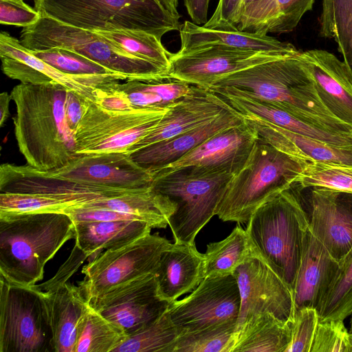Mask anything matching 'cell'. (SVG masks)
I'll use <instances>...</instances> for the list:
<instances>
[{"instance_id": "1", "label": "cell", "mask_w": 352, "mask_h": 352, "mask_svg": "<svg viewBox=\"0 0 352 352\" xmlns=\"http://www.w3.org/2000/svg\"><path fill=\"white\" fill-rule=\"evenodd\" d=\"M67 91L56 82L20 83L11 91L18 146L27 164L37 170H58L77 155L74 132L65 116Z\"/></svg>"}, {"instance_id": "2", "label": "cell", "mask_w": 352, "mask_h": 352, "mask_svg": "<svg viewBox=\"0 0 352 352\" xmlns=\"http://www.w3.org/2000/svg\"><path fill=\"white\" fill-rule=\"evenodd\" d=\"M298 55L230 74L217 80L211 87H234L316 126L340 135H352V128L336 118L323 105L312 78Z\"/></svg>"}, {"instance_id": "3", "label": "cell", "mask_w": 352, "mask_h": 352, "mask_svg": "<svg viewBox=\"0 0 352 352\" xmlns=\"http://www.w3.org/2000/svg\"><path fill=\"white\" fill-rule=\"evenodd\" d=\"M75 236L65 213L0 212V274L16 284L35 285L47 261Z\"/></svg>"}, {"instance_id": "4", "label": "cell", "mask_w": 352, "mask_h": 352, "mask_svg": "<svg viewBox=\"0 0 352 352\" xmlns=\"http://www.w3.org/2000/svg\"><path fill=\"white\" fill-rule=\"evenodd\" d=\"M254 256L292 292L309 232L307 212L293 187L259 206L247 222Z\"/></svg>"}, {"instance_id": "5", "label": "cell", "mask_w": 352, "mask_h": 352, "mask_svg": "<svg viewBox=\"0 0 352 352\" xmlns=\"http://www.w3.org/2000/svg\"><path fill=\"white\" fill-rule=\"evenodd\" d=\"M309 163L258 138L245 165L228 183L215 215L223 221L247 223L259 206L292 188Z\"/></svg>"}, {"instance_id": "6", "label": "cell", "mask_w": 352, "mask_h": 352, "mask_svg": "<svg viewBox=\"0 0 352 352\" xmlns=\"http://www.w3.org/2000/svg\"><path fill=\"white\" fill-rule=\"evenodd\" d=\"M152 174V188L175 206L168 219L175 242L195 245L197 234L215 215L234 175L201 166L164 168Z\"/></svg>"}, {"instance_id": "7", "label": "cell", "mask_w": 352, "mask_h": 352, "mask_svg": "<svg viewBox=\"0 0 352 352\" xmlns=\"http://www.w3.org/2000/svg\"><path fill=\"white\" fill-rule=\"evenodd\" d=\"M41 15L91 31L131 30L161 39L179 30V18L160 0H34Z\"/></svg>"}, {"instance_id": "8", "label": "cell", "mask_w": 352, "mask_h": 352, "mask_svg": "<svg viewBox=\"0 0 352 352\" xmlns=\"http://www.w3.org/2000/svg\"><path fill=\"white\" fill-rule=\"evenodd\" d=\"M20 42L31 51L63 48L74 52L128 79L144 80L168 74L157 65L126 53L96 31L44 15L35 24L23 28Z\"/></svg>"}, {"instance_id": "9", "label": "cell", "mask_w": 352, "mask_h": 352, "mask_svg": "<svg viewBox=\"0 0 352 352\" xmlns=\"http://www.w3.org/2000/svg\"><path fill=\"white\" fill-rule=\"evenodd\" d=\"M0 352H54L48 307L36 285L0 274Z\"/></svg>"}, {"instance_id": "10", "label": "cell", "mask_w": 352, "mask_h": 352, "mask_svg": "<svg viewBox=\"0 0 352 352\" xmlns=\"http://www.w3.org/2000/svg\"><path fill=\"white\" fill-rule=\"evenodd\" d=\"M169 109L110 111L87 98L85 113L74 132L76 153H129Z\"/></svg>"}, {"instance_id": "11", "label": "cell", "mask_w": 352, "mask_h": 352, "mask_svg": "<svg viewBox=\"0 0 352 352\" xmlns=\"http://www.w3.org/2000/svg\"><path fill=\"white\" fill-rule=\"evenodd\" d=\"M170 243L158 233L148 234L100 253L82 268L85 278L78 287L84 297L89 301L125 282L153 273Z\"/></svg>"}, {"instance_id": "12", "label": "cell", "mask_w": 352, "mask_h": 352, "mask_svg": "<svg viewBox=\"0 0 352 352\" xmlns=\"http://www.w3.org/2000/svg\"><path fill=\"white\" fill-rule=\"evenodd\" d=\"M241 294L233 274L206 276L186 298L171 302L166 313L179 336L236 324Z\"/></svg>"}, {"instance_id": "13", "label": "cell", "mask_w": 352, "mask_h": 352, "mask_svg": "<svg viewBox=\"0 0 352 352\" xmlns=\"http://www.w3.org/2000/svg\"><path fill=\"white\" fill-rule=\"evenodd\" d=\"M87 302L127 336L153 323L170 304L159 294L153 273L125 282Z\"/></svg>"}, {"instance_id": "14", "label": "cell", "mask_w": 352, "mask_h": 352, "mask_svg": "<svg viewBox=\"0 0 352 352\" xmlns=\"http://www.w3.org/2000/svg\"><path fill=\"white\" fill-rule=\"evenodd\" d=\"M241 294V308L236 331L250 320L270 314L293 323V293L279 276L261 258H248L233 272Z\"/></svg>"}, {"instance_id": "15", "label": "cell", "mask_w": 352, "mask_h": 352, "mask_svg": "<svg viewBox=\"0 0 352 352\" xmlns=\"http://www.w3.org/2000/svg\"><path fill=\"white\" fill-rule=\"evenodd\" d=\"M86 258L85 254L75 245L56 274L36 285L48 307L54 352H75L78 328L89 305L79 287L67 280Z\"/></svg>"}, {"instance_id": "16", "label": "cell", "mask_w": 352, "mask_h": 352, "mask_svg": "<svg viewBox=\"0 0 352 352\" xmlns=\"http://www.w3.org/2000/svg\"><path fill=\"white\" fill-rule=\"evenodd\" d=\"M46 172L74 182L133 191L151 188L153 179L127 152L77 154L63 168Z\"/></svg>"}, {"instance_id": "17", "label": "cell", "mask_w": 352, "mask_h": 352, "mask_svg": "<svg viewBox=\"0 0 352 352\" xmlns=\"http://www.w3.org/2000/svg\"><path fill=\"white\" fill-rule=\"evenodd\" d=\"M292 56L223 47H208L184 54H171L168 74L210 89L219 78L266 61Z\"/></svg>"}, {"instance_id": "18", "label": "cell", "mask_w": 352, "mask_h": 352, "mask_svg": "<svg viewBox=\"0 0 352 352\" xmlns=\"http://www.w3.org/2000/svg\"><path fill=\"white\" fill-rule=\"evenodd\" d=\"M139 191L142 190L118 189L59 178L28 164L17 166L5 163L0 166V192L52 196L81 206L92 201Z\"/></svg>"}, {"instance_id": "19", "label": "cell", "mask_w": 352, "mask_h": 352, "mask_svg": "<svg viewBox=\"0 0 352 352\" xmlns=\"http://www.w3.org/2000/svg\"><path fill=\"white\" fill-rule=\"evenodd\" d=\"M309 230L339 263L352 248V192L311 187Z\"/></svg>"}, {"instance_id": "20", "label": "cell", "mask_w": 352, "mask_h": 352, "mask_svg": "<svg viewBox=\"0 0 352 352\" xmlns=\"http://www.w3.org/2000/svg\"><path fill=\"white\" fill-rule=\"evenodd\" d=\"M312 78L326 109L352 128V77L343 61L324 50H308L298 55Z\"/></svg>"}, {"instance_id": "21", "label": "cell", "mask_w": 352, "mask_h": 352, "mask_svg": "<svg viewBox=\"0 0 352 352\" xmlns=\"http://www.w3.org/2000/svg\"><path fill=\"white\" fill-rule=\"evenodd\" d=\"M232 109L223 98L210 89L192 85L189 93L172 106L129 153L192 129Z\"/></svg>"}, {"instance_id": "22", "label": "cell", "mask_w": 352, "mask_h": 352, "mask_svg": "<svg viewBox=\"0 0 352 352\" xmlns=\"http://www.w3.org/2000/svg\"><path fill=\"white\" fill-rule=\"evenodd\" d=\"M258 138L256 131L244 120L243 123L211 136L165 168L201 166L223 169L235 175L245 165Z\"/></svg>"}, {"instance_id": "23", "label": "cell", "mask_w": 352, "mask_h": 352, "mask_svg": "<svg viewBox=\"0 0 352 352\" xmlns=\"http://www.w3.org/2000/svg\"><path fill=\"white\" fill-rule=\"evenodd\" d=\"M243 122V116L232 109L192 129L135 151L131 155L136 164L152 173L179 160L218 132Z\"/></svg>"}, {"instance_id": "24", "label": "cell", "mask_w": 352, "mask_h": 352, "mask_svg": "<svg viewBox=\"0 0 352 352\" xmlns=\"http://www.w3.org/2000/svg\"><path fill=\"white\" fill-rule=\"evenodd\" d=\"M211 91L223 98L243 116L257 118L294 133L338 146H352V135L335 133L309 124L265 100L232 87H213Z\"/></svg>"}, {"instance_id": "25", "label": "cell", "mask_w": 352, "mask_h": 352, "mask_svg": "<svg viewBox=\"0 0 352 352\" xmlns=\"http://www.w3.org/2000/svg\"><path fill=\"white\" fill-rule=\"evenodd\" d=\"M179 31L181 48L177 52L178 54L212 46L283 56H295L300 52L292 43L280 41L268 35L209 29L188 21L180 25Z\"/></svg>"}, {"instance_id": "26", "label": "cell", "mask_w": 352, "mask_h": 352, "mask_svg": "<svg viewBox=\"0 0 352 352\" xmlns=\"http://www.w3.org/2000/svg\"><path fill=\"white\" fill-rule=\"evenodd\" d=\"M160 296L171 303L193 291L205 278L203 254L195 245L170 243L153 273Z\"/></svg>"}, {"instance_id": "27", "label": "cell", "mask_w": 352, "mask_h": 352, "mask_svg": "<svg viewBox=\"0 0 352 352\" xmlns=\"http://www.w3.org/2000/svg\"><path fill=\"white\" fill-rule=\"evenodd\" d=\"M339 267V262L309 230L293 291L295 311L305 307L317 309Z\"/></svg>"}, {"instance_id": "28", "label": "cell", "mask_w": 352, "mask_h": 352, "mask_svg": "<svg viewBox=\"0 0 352 352\" xmlns=\"http://www.w3.org/2000/svg\"><path fill=\"white\" fill-rule=\"evenodd\" d=\"M258 138L287 154L309 162L352 166V146H338L288 131L263 120L243 116Z\"/></svg>"}, {"instance_id": "29", "label": "cell", "mask_w": 352, "mask_h": 352, "mask_svg": "<svg viewBox=\"0 0 352 352\" xmlns=\"http://www.w3.org/2000/svg\"><path fill=\"white\" fill-rule=\"evenodd\" d=\"M315 0H259L243 8L236 29L252 34L287 33L303 15L312 10Z\"/></svg>"}, {"instance_id": "30", "label": "cell", "mask_w": 352, "mask_h": 352, "mask_svg": "<svg viewBox=\"0 0 352 352\" xmlns=\"http://www.w3.org/2000/svg\"><path fill=\"white\" fill-rule=\"evenodd\" d=\"M76 245L89 261L102 250L124 246L151 234V226L138 220L74 222Z\"/></svg>"}, {"instance_id": "31", "label": "cell", "mask_w": 352, "mask_h": 352, "mask_svg": "<svg viewBox=\"0 0 352 352\" xmlns=\"http://www.w3.org/2000/svg\"><path fill=\"white\" fill-rule=\"evenodd\" d=\"M292 325L270 314L254 318L236 331L232 352H286Z\"/></svg>"}, {"instance_id": "32", "label": "cell", "mask_w": 352, "mask_h": 352, "mask_svg": "<svg viewBox=\"0 0 352 352\" xmlns=\"http://www.w3.org/2000/svg\"><path fill=\"white\" fill-rule=\"evenodd\" d=\"M81 206L102 208L135 214L142 218L152 228H166L168 219L175 210L169 199L152 187L142 191L92 201Z\"/></svg>"}, {"instance_id": "33", "label": "cell", "mask_w": 352, "mask_h": 352, "mask_svg": "<svg viewBox=\"0 0 352 352\" xmlns=\"http://www.w3.org/2000/svg\"><path fill=\"white\" fill-rule=\"evenodd\" d=\"M29 51L57 70L67 75L89 80L96 87L128 80L126 76L114 73L104 66L66 49L52 48L45 50Z\"/></svg>"}, {"instance_id": "34", "label": "cell", "mask_w": 352, "mask_h": 352, "mask_svg": "<svg viewBox=\"0 0 352 352\" xmlns=\"http://www.w3.org/2000/svg\"><path fill=\"white\" fill-rule=\"evenodd\" d=\"M253 255L246 230L237 225L226 239L207 245L203 254L205 277L233 274Z\"/></svg>"}, {"instance_id": "35", "label": "cell", "mask_w": 352, "mask_h": 352, "mask_svg": "<svg viewBox=\"0 0 352 352\" xmlns=\"http://www.w3.org/2000/svg\"><path fill=\"white\" fill-rule=\"evenodd\" d=\"M126 337L122 328L89 305L78 328L75 352H113Z\"/></svg>"}, {"instance_id": "36", "label": "cell", "mask_w": 352, "mask_h": 352, "mask_svg": "<svg viewBox=\"0 0 352 352\" xmlns=\"http://www.w3.org/2000/svg\"><path fill=\"white\" fill-rule=\"evenodd\" d=\"M0 52L10 54L26 63L30 67L56 82L67 90L74 91L94 101L93 89L95 85L89 80L65 74L34 56L22 45L20 41L8 33L0 34Z\"/></svg>"}, {"instance_id": "37", "label": "cell", "mask_w": 352, "mask_h": 352, "mask_svg": "<svg viewBox=\"0 0 352 352\" xmlns=\"http://www.w3.org/2000/svg\"><path fill=\"white\" fill-rule=\"evenodd\" d=\"M106 40L135 57L151 62L168 72L170 56L161 39L138 30L96 31Z\"/></svg>"}, {"instance_id": "38", "label": "cell", "mask_w": 352, "mask_h": 352, "mask_svg": "<svg viewBox=\"0 0 352 352\" xmlns=\"http://www.w3.org/2000/svg\"><path fill=\"white\" fill-rule=\"evenodd\" d=\"M317 310L320 321L344 320L352 314V248L340 263L336 278Z\"/></svg>"}, {"instance_id": "39", "label": "cell", "mask_w": 352, "mask_h": 352, "mask_svg": "<svg viewBox=\"0 0 352 352\" xmlns=\"http://www.w3.org/2000/svg\"><path fill=\"white\" fill-rule=\"evenodd\" d=\"M178 336L166 311L149 326L128 336L113 352H173Z\"/></svg>"}, {"instance_id": "40", "label": "cell", "mask_w": 352, "mask_h": 352, "mask_svg": "<svg viewBox=\"0 0 352 352\" xmlns=\"http://www.w3.org/2000/svg\"><path fill=\"white\" fill-rule=\"evenodd\" d=\"M236 324H226L179 335L173 352H232Z\"/></svg>"}, {"instance_id": "41", "label": "cell", "mask_w": 352, "mask_h": 352, "mask_svg": "<svg viewBox=\"0 0 352 352\" xmlns=\"http://www.w3.org/2000/svg\"><path fill=\"white\" fill-rule=\"evenodd\" d=\"M294 186L302 190L322 187L352 192V166L311 162L299 175Z\"/></svg>"}, {"instance_id": "42", "label": "cell", "mask_w": 352, "mask_h": 352, "mask_svg": "<svg viewBox=\"0 0 352 352\" xmlns=\"http://www.w3.org/2000/svg\"><path fill=\"white\" fill-rule=\"evenodd\" d=\"M80 206L63 199L43 195L0 192L1 213L63 212Z\"/></svg>"}, {"instance_id": "43", "label": "cell", "mask_w": 352, "mask_h": 352, "mask_svg": "<svg viewBox=\"0 0 352 352\" xmlns=\"http://www.w3.org/2000/svg\"><path fill=\"white\" fill-rule=\"evenodd\" d=\"M351 18L352 0H323L320 36L337 43Z\"/></svg>"}, {"instance_id": "44", "label": "cell", "mask_w": 352, "mask_h": 352, "mask_svg": "<svg viewBox=\"0 0 352 352\" xmlns=\"http://www.w3.org/2000/svg\"><path fill=\"white\" fill-rule=\"evenodd\" d=\"M319 322L316 308L305 307L296 310L292 325V339L286 352H311Z\"/></svg>"}, {"instance_id": "45", "label": "cell", "mask_w": 352, "mask_h": 352, "mask_svg": "<svg viewBox=\"0 0 352 352\" xmlns=\"http://www.w3.org/2000/svg\"><path fill=\"white\" fill-rule=\"evenodd\" d=\"M348 335L344 320L320 321L311 352H346Z\"/></svg>"}, {"instance_id": "46", "label": "cell", "mask_w": 352, "mask_h": 352, "mask_svg": "<svg viewBox=\"0 0 352 352\" xmlns=\"http://www.w3.org/2000/svg\"><path fill=\"white\" fill-rule=\"evenodd\" d=\"M40 17V13L23 0H0L1 24L25 28L35 24Z\"/></svg>"}, {"instance_id": "47", "label": "cell", "mask_w": 352, "mask_h": 352, "mask_svg": "<svg viewBox=\"0 0 352 352\" xmlns=\"http://www.w3.org/2000/svg\"><path fill=\"white\" fill-rule=\"evenodd\" d=\"M243 0H219L211 18L204 28L222 30H237Z\"/></svg>"}, {"instance_id": "48", "label": "cell", "mask_w": 352, "mask_h": 352, "mask_svg": "<svg viewBox=\"0 0 352 352\" xmlns=\"http://www.w3.org/2000/svg\"><path fill=\"white\" fill-rule=\"evenodd\" d=\"M118 87L127 94L132 105L135 108H170L159 94L141 87L138 79H128L124 83L119 82Z\"/></svg>"}, {"instance_id": "49", "label": "cell", "mask_w": 352, "mask_h": 352, "mask_svg": "<svg viewBox=\"0 0 352 352\" xmlns=\"http://www.w3.org/2000/svg\"><path fill=\"white\" fill-rule=\"evenodd\" d=\"M118 83L94 88L93 102L110 111H123L135 109L127 94L118 87Z\"/></svg>"}, {"instance_id": "50", "label": "cell", "mask_w": 352, "mask_h": 352, "mask_svg": "<svg viewBox=\"0 0 352 352\" xmlns=\"http://www.w3.org/2000/svg\"><path fill=\"white\" fill-rule=\"evenodd\" d=\"M87 99L74 91H67L64 104L65 116L67 124L73 132L85 113Z\"/></svg>"}, {"instance_id": "51", "label": "cell", "mask_w": 352, "mask_h": 352, "mask_svg": "<svg viewBox=\"0 0 352 352\" xmlns=\"http://www.w3.org/2000/svg\"><path fill=\"white\" fill-rule=\"evenodd\" d=\"M210 0H184L192 23L201 25L206 23L208 20V10Z\"/></svg>"}, {"instance_id": "52", "label": "cell", "mask_w": 352, "mask_h": 352, "mask_svg": "<svg viewBox=\"0 0 352 352\" xmlns=\"http://www.w3.org/2000/svg\"><path fill=\"white\" fill-rule=\"evenodd\" d=\"M337 44L338 51L343 56V62L352 77V18Z\"/></svg>"}, {"instance_id": "53", "label": "cell", "mask_w": 352, "mask_h": 352, "mask_svg": "<svg viewBox=\"0 0 352 352\" xmlns=\"http://www.w3.org/2000/svg\"><path fill=\"white\" fill-rule=\"evenodd\" d=\"M11 95L3 91L0 94V126L2 127L10 116L9 104Z\"/></svg>"}, {"instance_id": "54", "label": "cell", "mask_w": 352, "mask_h": 352, "mask_svg": "<svg viewBox=\"0 0 352 352\" xmlns=\"http://www.w3.org/2000/svg\"><path fill=\"white\" fill-rule=\"evenodd\" d=\"M346 352H352V331L349 332Z\"/></svg>"}, {"instance_id": "55", "label": "cell", "mask_w": 352, "mask_h": 352, "mask_svg": "<svg viewBox=\"0 0 352 352\" xmlns=\"http://www.w3.org/2000/svg\"><path fill=\"white\" fill-rule=\"evenodd\" d=\"M257 1H259V0H243L242 6H241V12L243 10V8H245L247 6L250 5L252 3Z\"/></svg>"}]
</instances>
